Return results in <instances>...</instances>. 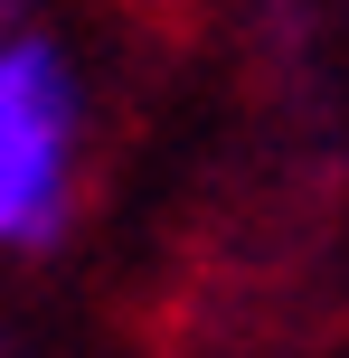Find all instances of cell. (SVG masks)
Instances as JSON below:
<instances>
[{
	"label": "cell",
	"mask_w": 349,
	"mask_h": 358,
	"mask_svg": "<svg viewBox=\"0 0 349 358\" xmlns=\"http://www.w3.org/2000/svg\"><path fill=\"white\" fill-rule=\"evenodd\" d=\"M76 170V76L48 38H0V255L48 245Z\"/></svg>",
	"instance_id": "obj_1"
}]
</instances>
